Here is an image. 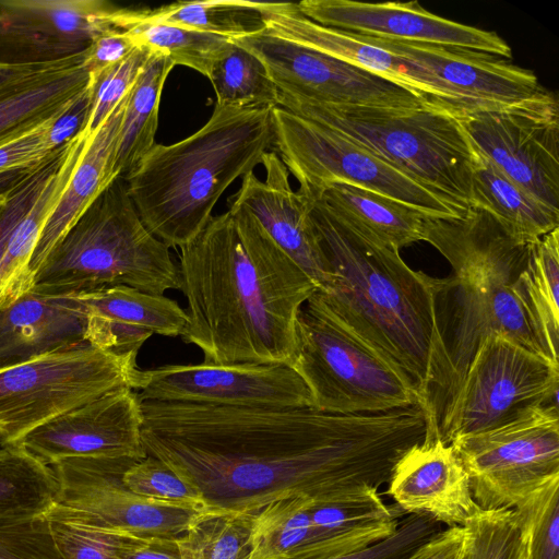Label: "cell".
I'll list each match as a JSON object with an SVG mask.
<instances>
[{"label":"cell","mask_w":559,"mask_h":559,"mask_svg":"<svg viewBox=\"0 0 559 559\" xmlns=\"http://www.w3.org/2000/svg\"><path fill=\"white\" fill-rule=\"evenodd\" d=\"M146 455L194 487L207 509H261L287 496L324 500L388 484L424 440L419 406L340 415L313 407L141 401Z\"/></svg>","instance_id":"6da1fadb"},{"label":"cell","mask_w":559,"mask_h":559,"mask_svg":"<svg viewBox=\"0 0 559 559\" xmlns=\"http://www.w3.org/2000/svg\"><path fill=\"white\" fill-rule=\"evenodd\" d=\"M423 241L452 270L429 282L432 334L419 407L424 439L435 440L441 439L467 369L487 337L502 335L554 364L559 360L544 341L528 296L526 270L534 242L516 239L476 206L459 216L426 215Z\"/></svg>","instance_id":"7a4b0ae2"},{"label":"cell","mask_w":559,"mask_h":559,"mask_svg":"<svg viewBox=\"0 0 559 559\" xmlns=\"http://www.w3.org/2000/svg\"><path fill=\"white\" fill-rule=\"evenodd\" d=\"M187 304L180 337L204 362L285 364L296 352V321L313 282L243 206L212 216L180 248Z\"/></svg>","instance_id":"3957f363"},{"label":"cell","mask_w":559,"mask_h":559,"mask_svg":"<svg viewBox=\"0 0 559 559\" xmlns=\"http://www.w3.org/2000/svg\"><path fill=\"white\" fill-rule=\"evenodd\" d=\"M306 200L333 274L321 298L407 377L419 406L432 334L430 276L411 269L399 249L338 221L320 200Z\"/></svg>","instance_id":"277c9868"},{"label":"cell","mask_w":559,"mask_h":559,"mask_svg":"<svg viewBox=\"0 0 559 559\" xmlns=\"http://www.w3.org/2000/svg\"><path fill=\"white\" fill-rule=\"evenodd\" d=\"M272 108L215 106L205 124L176 143L155 144L124 178L146 228L181 248L212 218L226 189L274 147Z\"/></svg>","instance_id":"5b68a950"},{"label":"cell","mask_w":559,"mask_h":559,"mask_svg":"<svg viewBox=\"0 0 559 559\" xmlns=\"http://www.w3.org/2000/svg\"><path fill=\"white\" fill-rule=\"evenodd\" d=\"M277 106L336 131L461 209L471 206L475 148L447 109L332 105L281 93Z\"/></svg>","instance_id":"8992f818"},{"label":"cell","mask_w":559,"mask_h":559,"mask_svg":"<svg viewBox=\"0 0 559 559\" xmlns=\"http://www.w3.org/2000/svg\"><path fill=\"white\" fill-rule=\"evenodd\" d=\"M112 286L155 295L179 289L169 247L146 228L120 177L60 240L31 290L63 296Z\"/></svg>","instance_id":"52a82bcc"},{"label":"cell","mask_w":559,"mask_h":559,"mask_svg":"<svg viewBox=\"0 0 559 559\" xmlns=\"http://www.w3.org/2000/svg\"><path fill=\"white\" fill-rule=\"evenodd\" d=\"M290 366L310 390L312 407L320 412L377 414L418 406L407 377L349 330L318 290L298 313Z\"/></svg>","instance_id":"ba28073f"},{"label":"cell","mask_w":559,"mask_h":559,"mask_svg":"<svg viewBox=\"0 0 559 559\" xmlns=\"http://www.w3.org/2000/svg\"><path fill=\"white\" fill-rule=\"evenodd\" d=\"M136 361L90 344L0 369V436L15 443L34 428L122 386L134 390Z\"/></svg>","instance_id":"9c48e42d"},{"label":"cell","mask_w":559,"mask_h":559,"mask_svg":"<svg viewBox=\"0 0 559 559\" xmlns=\"http://www.w3.org/2000/svg\"><path fill=\"white\" fill-rule=\"evenodd\" d=\"M274 146L298 192L314 200L333 182H346L381 193L436 217L459 216L465 210L420 185L336 131L272 108Z\"/></svg>","instance_id":"30bf717a"},{"label":"cell","mask_w":559,"mask_h":559,"mask_svg":"<svg viewBox=\"0 0 559 559\" xmlns=\"http://www.w3.org/2000/svg\"><path fill=\"white\" fill-rule=\"evenodd\" d=\"M481 510L515 509L559 478L558 404L532 409L503 426L453 439Z\"/></svg>","instance_id":"8fae6325"},{"label":"cell","mask_w":559,"mask_h":559,"mask_svg":"<svg viewBox=\"0 0 559 559\" xmlns=\"http://www.w3.org/2000/svg\"><path fill=\"white\" fill-rule=\"evenodd\" d=\"M474 148L538 201L559 212V103L540 86L518 102L453 114Z\"/></svg>","instance_id":"7c38bea8"},{"label":"cell","mask_w":559,"mask_h":559,"mask_svg":"<svg viewBox=\"0 0 559 559\" xmlns=\"http://www.w3.org/2000/svg\"><path fill=\"white\" fill-rule=\"evenodd\" d=\"M559 365L502 335L475 354L451 409L442 441L487 431L534 408L558 404Z\"/></svg>","instance_id":"4fadbf2b"},{"label":"cell","mask_w":559,"mask_h":559,"mask_svg":"<svg viewBox=\"0 0 559 559\" xmlns=\"http://www.w3.org/2000/svg\"><path fill=\"white\" fill-rule=\"evenodd\" d=\"M139 461V460H138ZM136 460L71 457L51 466L57 501L47 516L140 537L177 538L205 508L143 498L122 481Z\"/></svg>","instance_id":"5bb4252c"},{"label":"cell","mask_w":559,"mask_h":559,"mask_svg":"<svg viewBox=\"0 0 559 559\" xmlns=\"http://www.w3.org/2000/svg\"><path fill=\"white\" fill-rule=\"evenodd\" d=\"M140 401L234 407H312L310 390L285 364L164 365L140 369Z\"/></svg>","instance_id":"9a60e30c"},{"label":"cell","mask_w":559,"mask_h":559,"mask_svg":"<svg viewBox=\"0 0 559 559\" xmlns=\"http://www.w3.org/2000/svg\"><path fill=\"white\" fill-rule=\"evenodd\" d=\"M265 66L278 93L332 105L416 107V93L332 56L267 32L231 39Z\"/></svg>","instance_id":"2e32d148"},{"label":"cell","mask_w":559,"mask_h":559,"mask_svg":"<svg viewBox=\"0 0 559 559\" xmlns=\"http://www.w3.org/2000/svg\"><path fill=\"white\" fill-rule=\"evenodd\" d=\"M118 10L104 0H0V64H45L84 53L96 36L118 28Z\"/></svg>","instance_id":"e0dca14e"},{"label":"cell","mask_w":559,"mask_h":559,"mask_svg":"<svg viewBox=\"0 0 559 559\" xmlns=\"http://www.w3.org/2000/svg\"><path fill=\"white\" fill-rule=\"evenodd\" d=\"M142 411L136 391L111 390L34 428L15 443L46 465L71 457L141 460Z\"/></svg>","instance_id":"ac0fdd59"},{"label":"cell","mask_w":559,"mask_h":559,"mask_svg":"<svg viewBox=\"0 0 559 559\" xmlns=\"http://www.w3.org/2000/svg\"><path fill=\"white\" fill-rule=\"evenodd\" d=\"M296 8L317 24L356 35L454 46L512 58L510 46L497 33L436 15L417 1L304 0Z\"/></svg>","instance_id":"d6986e66"},{"label":"cell","mask_w":559,"mask_h":559,"mask_svg":"<svg viewBox=\"0 0 559 559\" xmlns=\"http://www.w3.org/2000/svg\"><path fill=\"white\" fill-rule=\"evenodd\" d=\"M261 14L264 28L274 35L381 76L449 111L464 108L454 92L423 67L355 34L317 24L302 15L296 3L263 2Z\"/></svg>","instance_id":"ffe728a7"},{"label":"cell","mask_w":559,"mask_h":559,"mask_svg":"<svg viewBox=\"0 0 559 559\" xmlns=\"http://www.w3.org/2000/svg\"><path fill=\"white\" fill-rule=\"evenodd\" d=\"M357 36L439 78L460 98L464 109L508 105L531 96L540 87L533 71L493 53Z\"/></svg>","instance_id":"44dd1931"},{"label":"cell","mask_w":559,"mask_h":559,"mask_svg":"<svg viewBox=\"0 0 559 559\" xmlns=\"http://www.w3.org/2000/svg\"><path fill=\"white\" fill-rule=\"evenodd\" d=\"M265 179L253 173L242 178L230 204L247 209L270 237L306 273L319 292H325L333 274L309 216L308 201L289 183V173L274 151L262 159Z\"/></svg>","instance_id":"7402d4cb"},{"label":"cell","mask_w":559,"mask_h":559,"mask_svg":"<svg viewBox=\"0 0 559 559\" xmlns=\"http://www.w3.org/2000/svg\"><path fill=\"white\" fill-rule=\"evenodd\" d=\"M68 296L85 318V341L136 361L153 334L180 336L187 312L175 300L129 286H112Z\"/></svg>","instance_id":"603a6c76"},{"label":"cell","mask_w":559,"mask_h":559,"mask_svg":"<svg viewBox=\"0 0 559 559\" xmlns=\"http://www.w3.org/2000/svg\"><path fill=\"white\" fill-rule=\"evenodd\" d=\"M388 485L386 493L404 514L426 515L449 527L463 526L481 511L460 457L440 438L409 448L393 467Z\"/></svg>","instance_id":"cb8c5ba5"},{"label":"cell","mask_w":559,"mask_h":559,"mask_svg":"<svg viewBox=\"0 0 559 559\" xmlns=\"http://www.w3.org/2000/svg\"><path fill=\"white\" fill-rule=\"evenodd\" d=\"M404 512L373 487H358L310 504L311 538L302 559H332L361 551L399 527Z\"/></svg>","instance_id":"d4e9b609"},{"label":"cell","mask_w":559,"mask_h":559,"mask_svg":"<svg viewBox=\"0 0 559 559\" xmlns=\"http://www.w3.org/2000/svg\"><path fill=\"white\" fill-rule=\"evenodd\" d=\"M83 344L85 318L68 296L28 290L0 309V369Z\"/></svg>","instance_id":"484cf974"},{"label":"cell","mask_w":559,"mask_h":559,"mask_svg":"<svg viewBox=\"0 0 559 559\" xmlns=\"http://www.w3.org/2000/svg\"><path fill=\"white\" fill-rule=\"evenodd\" d=\"M126 97L103 124L88 136L59 203L43 228L28 269L31 289L36 274L60 240L103 190L116 179L114 160Z\"/></svg>","instance_id":"4316f807"},{"label":"cell","mask_w":559,"mask_h":559,"mask_svg":"<svg viewBox=\"0 0 559 559\" xmlns=\"http://www.w3.org/2000/svg\"><path fill=\"white\" fill-rule=\"evenodd\" d=\"M82 132L59 150L53 170L37 199L14 229L0 264V309L31 290L28 269L43 228L59 200L85 148Z\"/></svg>","instance_id":"83f0119b"},{"label":"cell","mask_w":559,"mask_h":559,"mask_svg":"<svg viewBox=\"0 0 559 559\" xmlns=\"http://www.w3.org/2000/svg\"><path fill=\"white\" fill-rule=\"evenodd\" d=\"M317 199L338 221L382 243L401 250L423 241L428 214L412 205L346 182L329 185Z\"/></svg>","instance_id":"f1b7e54d"},{"label":"cell","mask_w":559,"mask_h":559,"mask_svg":"<svg viewBox=\"0 0 559 559\" xmlns=\"http://www.w3.org/2000/svg\"><path fill=\"white\" fill-rule=\"evenodd\" d=\"M83 61L0 92V146L58 116L86 88L90 74Z\"/></svg>","instance_id":"f546056e"},{"label":"cell","mask_w":559,"mask_h":559,"mask_svg":"<svg viewBox=\"0 0 559 559\" xmlns=\"http://www.w3.org/2000/svg\"><path fill=\"white\" fill-rule=\"evenodd\" d=\"M471 206L489 212L525 242H535L559 227V212L538 201L476 150Z\"/></svg>","instance_id":"4dcf8cb0"},{"label":"cell","mask_w":559,"mask_h":559,"mask_svg":"<svg viewBox=\"0 0 559 559\" xmlns=\"http://www.w3.org/2000/svg\"><path fill=\"white\" fill-rule=\"evenodd\" d=\"M150 59L128 93L114 160L116 178L128 177L156 144L163 88L175 64L152 50Z\"/></svg>","instance_id":"1f68e13d"},{"label":"cell","mask_w":559,"mask_h":559,"mask_svg":"<svg viewBox=\"0 0 559 559\" xmlns=\"http://www.w3.org/2000/svg\"><path fill=\"white\" fill-rule=\"evenodd\" d=\"M50 465L16 443L0 445V523L46 514L57 501Z\"/></svg>","instance_id":"d6a6232c"},{"label":"cell","mask_w":559,"mask_h":559,"mask_svg":"<svg viewBox=\"0 0 559 559\" xmlns=\"http://www.w3.org/2000/svg\"><path fill=\"white\" fill-rule=\"evenodd\" d=\"M263 2L246 0L178 1L154 10L126 9L135 22L164 23L229 39L264 29Z\"/></svg>","instance_id":"836d02e7"},{"label":"cell","mask_w":559,"mask_h":559,"mask_svg":"<svg viewBox=\"0 0 559 559\" xmlns=\"http://www.w3.org/2000/svg\"><path fill=\"white\" fill-rule=\"evenodd\" d=\"M260 509H205L177 537L181 559H249Z\"/></svg>","instance_id":"e575fe53"},{"label":"cell","mask_w":559,"mask_h":559,"mask_svg":"<svg viewBox=\"0 0 559 559\" xmlns=\"http://www.w3.org/2000/svg\"><path fill=\"white\" fill-rule=\"evenodd\" d=\"M312 500L287 496L261 508L252 530L249 559H302L311 538Z\"/></svg>","instance_id":"d590c367"},{"label":"cell","mask_w":559,"mask_h":559,"mask_svg":"<svg viewBox=\"0 0 559 559\" xmlns=\"http://www.w3.org/2000/svg\"><path fill=\"white\" fill-rule=\"evenodd\" d=\"M116 25L129 32L139 46L168 57L177 66L191 68L209 79L214 62L226 49L230 39L204 32L164 23L135 22L119 8Z\"/></svg>","instance_id":"8d00e7d4"},{"label":"cell","mask_w":559,"mask_h":559,"mask_svg":"<svg viewBox=\"0 0 559 559\" xmlns=\"http://www.w3.org/2000/svg\"><path fill=\"white\" fill-rule=\"evenodd\" d=\"M209 80L216 105L238 109L276 107L278 90L263 62L231 39L214 62Z\"/></svg>","instance_id":"74e56055"},{"label":"cell","mask_w":559,"mask_h":559,"mask_svg":"<svg viewBox=\"0 0 559 559\" xmlns=\"http://www.w3.org/2000/svg\"><path fill=\"white\" fill-rule=\"evenodd\" d=\"M526 278L542 335L550 354L558 360L559 227L533 243Z\"/></svg>","instance_id":"f35d334b"},{"label":"cell","mask_w":559,"mask_h":559,"mask_svg":"<svg viewBox=\"0 0 559 559\" xmlns=\"http://www.w3.org/2000/svg\"><path fill=\"white\" fill-rule=\"evenodd\" d=\"M459 559H520L524 546L514 509L481 510L464 525Z\"/></svg>","instance_id":"ab89813d"},{"label":"cell","mask_w":559,"mask_h":559,"mask_svg":"<svg viewBox=\"0 0 559 559\" xmlns=\"http://www.w3.org/2000/svg\"><path fill=\"white\" fill-rule=\"evenodd\" d=\"M514 511L527 559H559V478L538 489Z\"/></svg>","instance_id":"60d3db41"},{"label":"cell","mask_w":559,"mask_h":559,"mask_svg":"<svg viewBox=\"0 0 559 559\" xmlns=\"http://www.w3.org/2000/svg\"><path fill=\"white\" fill-rule=\"evenodd\" d=\"M153 51L139 46L122 61L90 76L91 115L85 129L92 135L124 99L135 84Z\"/></svg>","instance_id":"b9f144b4"},{"label":"cell","mask_w":559,"mask_h":559,"mask_svg":"<svg viewBox=\"0 0 559 559\" xmlns=\"http://www.w3.org/2000/svg\"><path fill=\"white\" fill-rule=\"evenodd\" d=\"M124 486L146 499L205 508L201 493L160 460L146 455L122 474Z\"/></svg>","instance_id":"7bdbcfd3"},{"label":"cell","mask_w":559,"mask_h":559,"mask_svg":"<svg viewBox=\"0 0 559 559\" xmlns=\"http://www.w3.org/2000/svg\"><path fill=\"white\" fill-rule=\"evenodd\" d=\"M47 518L55 540L66 559H121V547L140 537Z\"/></svg>","instance_id":"ee69618b"},{"label":"cell","mask_w":559,"mask_h":559,"mask_svg":"<svg viewBox=\"0 0 559 559\" xmlns=\"http://www.w3.org/2000/svg\"><path fill=\"white\" fill-rule=\"evenodd\" d=\"M0 559H66L46 514L0 523Z\"/></svg>","instance_id":"f6af8a7d"},{"label":"cell","mask_w":559,"mask_h":559,"mask_svg":"<svg viewBox=\"0 0 559 559\" xmlns=\"http://www.w3.org/2000/svg\"><path fill=\"white\" fill-rule=\"evenodd\" d=\"M59 150L40 167L0 193V264L14 229L33 205L53 170Z\"/></svg>","instance_id":"bcb514c9"},{"label":"cell","mask_w":559,"mask_h":559,"mask_svg":"<svg viewBox=\"0 0 559 559\" xmlns=\"http://www.w3.org/2000/svg\"><path fill=\"white\" fill-rule=\"evenodd\" d=\"M56 117L0 146V177L36 168L56 154L49 139Z\"/></svg>","instance_id":"7dc6e473"},{"label":"cell","mask_w":559,"mask_h":559,"mask_svg":"<svg viewBox=\"0 0 559 559\" xmlns=\"http://www.w3.org/2000/svg\"><path fill=\"white\" fill-rule=\"evenodd\" d=\"M428 538V530L416 518H404L388 538L350 555L332 559H406Z\"/></svg>","instance_id":"c3c4849f"},{"label":"cell","mask_w":559,"mask_h":559,"mask_svg":"<svg viewBox=\"0 0 559 559\" xmlns=\"http://www.w3.org/2000/svg\"><path fill=\"white\" fill-rule=\"evenodd\" d=\"M138 47L139 45L129 32L119 28L106 31L92 40L85 51L83 66L90 76H95L126 59Z\"/></svg>","instance_id":"681fc988"},{"label":"cell","mask_w":559,"mask_h":559,"mask_svg":"<svg viewBox=\"0 0 559 559\" xmlns=\"http://www.w3.org/2000/svg\"><path fill=\"white\" fill-rule=\"evenodd\" d=\"M90 83L52 121L49 139L55 148L85 132L91 115Z\"/></svg>","instance_id":"f907efd6"},{"label":"cell","mask_w":559,"mask_h":559,"mask_svg":"<svg viewBox=\"0 0 559 559\" xmlns=\"http://www.w3.org/2000/svg\"><path fill=\"white\" fill-rule=\"evenodd\" d=\"M463 543V526L448 527L417 547L406 559H456Z\"/></svg>","instance_id":"816d5d0a"},{"label":"cell","mask_w":559,"mask_h":559,"mask_svg":"<svg viewBox=\"0 0 559 559\" xmlns=\"http://www.w3.org/2000/svg\"><path fill=\"white\" fill-rule=\"evenodd\" d=\"M121 559H181L177 538L138 537L119 550Z\"/></svg>","instance_id":"f5cc1de1"},{"label":"cell","mask_w":559,"mask_h":559,"mask_svg":"<svg viewBox=\"0 0 559 559\" xmlns=\"http://www.w3.org/2000/svg\"><path fill=\"white\" fill-rule=\"evenodd\" d=\"M84 53L78 55L73 58L45 64L33 66H2L0 64V92L23 83L32 78L44 74L53 69L81 62L84 60Z\"/></svg>","instance_id":"db71d44e"},{"label":"cell","mask_w":559,"mask_h":559,"mask_svg":"<svg viewBox=\"0 0 559 559\" xmlns=\"http://www.w3.org/2000/svg\"><path fill=\"white\" fill-rule=\"evenodd\" d=\"M523 539H524V537H523ZM525 554H526V543H525V539H524V546H523V550H522V555H521L520 559H524Z\"/></svg>","instance_id":"11a10c76"},{"label":"cell","mask_w":559,"mask_h":559,"mask_svg":"<svg viewBox=\"0 0 559 559\" xmlns=\"http://www.w3.org/2000/svg\"><path fill=\"white\" fill-rule=\"evenodd\" d=\"M4 444L3 438L0 436V445Z\"/></svg>","instance_id":"9f6ffc18"},{"label":"cell","mask_w":559,"mask_h":559,"mask_svg":"<svg viewBox=\"0 0 559 559\" xmlns=\"http://www.w3.org/2000/svg\"><path fill=\"white\" fill-rule=\"evenodd\" d=\"M524 559H527V556H526V554H525V557H524Z\"/></svg>","instance_id":"6f0895ef"},{"label":"cell","mask_w":559,"mask_h":559,"mask_svg":"<svg viewBox=\"0 0 559 559\" xmlns=\"http://www.w3.org/2000/svg\"><path fill=\"white\" fill-rule=\"evenodd\" d=\"M459 556H460V555H459ZM456 559H459V557H457Z\"/></svg>","instance_id":"680465c9"}]
</instances>
